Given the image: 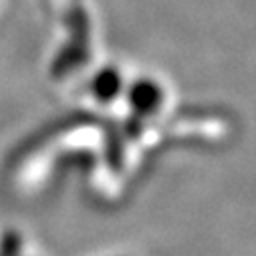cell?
Masks as SVG:
<instances>
[{"label":"cell","instance_id":"obj_1","mask_svg":"<svg viewBox=\"0 0 256 256\" xmlns=\"http://www.w3.org/2000/svg\"><path fill=\"white\" fill-rule=\"evenodd\" d=\"M130 99H132V105L136 107L138 113L150 115L156 109H160V105H162V89L154 81L142 79L132 87Z\"/></svg>","mask_w":256,"mask_h":256},{"label":"cell","instance_id":"obj_2","mask_svg":"<svg viewBox=\"0 0 256 256\" xmlns=\"http://www.w3.org/2000/svg\"><path fill=\"white\" fill-rule=\"evenodd\" d=\"M93 89H95V95L99 99H103V101L113 99L119 93V89H121V77H119V73L113 71V69H107V71L99 73L97 79H95V87Z\"/></svg>","mask_w":256,"mask_h":256}]
</instances>
